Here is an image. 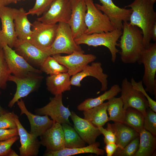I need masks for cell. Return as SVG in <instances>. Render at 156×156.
I'll return each mask as SVG.
<instances>
[{"label":"cell","mask_w":156,"mask_h":156,"mask_svg":"<svg viewBox=\"0 0 156 156\" xmlns=\"http://www.w3.org/2000/svg\"><path fill=\"white\" fill-rule=\"evenodd\" d=\"M11 74L4 59L2 49L0 47V89L5 88L8 77Z\"/></svg>","instance_id":"cell-36"},{"label":"cell","mask_w":156,"mask_h":156,"mask_svg":"<svg viewBox=\"0 0 156 156\" xmlns=\"http://www.w3.org/2000/svg\"><path fill=\"white\" fill-rule=\"evenodd\" d=\"M35 112L36 115L50 116L54 122L72 125L69 119L71 112L68 107L63 105L62 93L55 95L48 104L42 107L36 109Z\"/></svg>","instance_id":"cell-11"},{"label":"cell","mask_w":156,"mask_h":156,"mask_svg":"<svg viewBox=\"0 0 156 156\" xmlns=\"http://www.w3.org/2000/svg\"><path fill=\"white\" fill-rule=\"evenodd\" d=\"M106 129L103 127H98L101 133L104 136V142L105 144L109 143H116V135L112 129L111 124L108 123Z\"/></svg>","instance_id":"cell-40"},{"label":"cell","mask_w":156,"mask_h":156,"mask_svg":"<svg viewBox=\"0 0 156 156\" xmlns=\"http://www.w3.org/2000/svg\"><path fill=\"white\" fill-rule=\"evenodd\" d=\"M19 138L18 136H17L10 139L0 141V156H8L12 150V146Z\"/></svg>","instance_id":"cell-41"},{"label":"cell","mask_w":156,"mask_h":156,"mask_svg":"<svg viewBox=\"0 0 156 156\" xmlns=\"http://www.w3.org/2000/svg\"><path fill=\"white\" fill-rule=\"evenodd\" d=\"M18 155L16 152L13 150H11L8 154V156H18Z\"/></svg>","instance_id":"cell-46"},{"label":"cell","mask_w":156,"mask_h":156,"mask_svg":"<svg viewBox=\"0 0 156 156\" xmlns=\"http://www.w3.org/2000/svg\"><path fill=\"white\" fill-rule=\"evenodd\" d=\"M0 94L1 92L0 91ZM8 112V111L3 108L0 105V114L1 115L5 113H6Z\"/></svg>","instance_id":"cell-47"},{"label":"cell","mask_w":156,"mask_h":156,"mask_svg":"<svg viewBox=\"0 0 156 156\" xmlns=\"http://www.w3.org/2000/svg\"><path fill=\"white\" fill-rule=\"evenodd\" d=\"M104 149L107 156L113 155L117 148L118 146L116 143H109L105 144Z\"/></svg>","instance_id":"cell-43"},{"label":"cell","mask_w":156,"mask_h":156,"mask_svg":"<svg viewBox=\"0 0 156 156\" xmlns=\"http://www.w3.org/2000/svg\"><path fill=\"white\" fill-rule=\"evenodd\" d=\"M16 8L6 6L0 7V19L2 27L0 31V47L7 44L11 48L14 47L18 39L14 21Z\"/></svg>","instance_id":"cell-12"},{"label":"cell","mask_w":156,"mask_h":156,"mask_svg":"<svg viewBox=\"0 0 156 156\" xmlns=\"http://www.w3.org/2000/svg\"><path fill=\"white\" fill-rule=\"evenodd\" d=\"M87 76L94 77L100 82L101 91H105L107 90L108 75L103 72L101 62H92L91 65H87L81 71L73 75L70 79L71 85L80 87L81 81Z\"/></svg>","instance_id":"cell-19"},{"label":"cell","mask_w":156,"mask_h":156,"mask_svg":"<svg viewBox=\"0 0 156 156\" xmlns=\"http://www.w3.org/2000/svg\"><path fill=\"white\" fill-rule=\"evenodd\" d=\"M131 83L133 88L140 91L143 94L148 101L149 107L153 111L156 112V102L152 99L147 94L143 87L142 80L137 82L133 77L131 78Z\"/></svg>","instance_id":"cell-39"},{"label":"cell","mask_w":156,"mask_h":156,"mask_svg":"<svg viewBox=\"0 0 156 156\" xmlns=\"http://www.w3.org/2000/svg\"><path fill=\"white\" fill-rule=\"evenodd\" d=\"M140 143L139 136L131 140L123 149H117L114 156H133L137 151Z\"/></svg>","instance_id":"cell-34"},{"label":"cell","mask_w":156,"mask_h":156,"mask_svg":"<svg viewBox=\"0 0 156 156\" xmlns=\"http://www.w3.org/2000/svg\"><path fill=\"white\" fill-rule=\"evenodd\" d=\"M122 31L118 43L122 62L127 64L138 62L145 49L142 30L127 22H123Z\"/></svg>","instance_id":"cell-1"},{"label":"cell","mask_w":156,"mask_h":156,"mask_svg":"<svg viewBox=\"0 0 156 156\" xmlns=\"http://www.w3.org/2000/svg\"><path fill=\"white\" fill-rule=\"evenodd\" d=\"M2 49L4 58L11 73L17 76H21L30 72L41 74L42 72L29 64L21 56L7 44L4 45Z\"/></svg>","instance_id":"cell-14"},{"label":"cell","mask_w":156,"mask_h":156,"mask_svg":"<svg viewBox=\"0 0 156 156\" xmlns=\"http://www.w3.org/2000/svg\"><path fill=\"white\" fill-rule=\"evenodd\" d=\"M154 3L151 0H134L125 7V8H130L132 10L129 23L142 30L145 48L151 43V31L156 23V13L154 9Z\"/></svg>","instance_id":"cell-2"},{"label":"cell","mask_w":156,"mask_h":156,"mask_svg":"<svg viewBox=\"0 0 156 156\" xmlns=\"http://www.w3.org/2000/svg\"><path fill=\"white\" fill-rule=\"evenodd\" d=\"M71 2L72 12L68 23L75 39L84 34L87 29L85 22L87 7L85 0H74Z\"/></svg>","instance_id":"cell-17"},{"label":"cell","mask_w":156,"mask_h":156,"mask_svg":"<svg viewBox=\"0 0 156 156\" xmlns=\"http://www.w3.org/2000/svg\"><path fill=\"white\" fill-rule=\"evenodd\" d=\"M31 27L32 33L27 41L47 53L55 38L58 24H47L36 20Z\"/></svg>","instance_id":"cell-8"},{"label":"cell","mask_w":156,"mask_h":156,"mask_svg":"<svg viewBox=\"0 0 156 156\" xmlns=\"http://www.w3.org/2000/svg\"><path fill=\"white\" fill-rule=\"evenodd\" d=\"M144 116L140 111L129 107L125 109L124 123L133 128L138 133L143 128Z\"/></svg>","instance_id":"cell-32"},{"label":"cell","mask_w":156,"mask_h":156,"mask_svg":"<svg viewBox=\"0 0 156 156\" xmlns=\"http://www.w3.org/2000/svg\"><path fill=\"white\" fill-rule=\"evenodd\" d=\"M100 143L98 142L88 145L85 146L74 148H64L56 151H45L43 154L44 156H70L76 155L85 153H91L97 155H103L104 154L103 150L99 147Z\"/></svg>","instance_id":"cell-26"},{"label":"cell","mask_w":156,"mask_h":156,"mask_svg":"<svg viewBox=\"0 0 156 156\" xmlns=\"http://www.w3.org/2000/svg\"><path fill=\"white\" fill-rule=\"evenodd\" d=\"M121 98L123 108H134L140 111L144 116L147 109L149 107L146 98L140 91L134 88L126 77L122 81L121 85Z\"/></svg>","instance_id":"cell-10"},{"label":"cell","mask_w":156,"mask_h":156,"mask_svg":"<svg viewBox=\"0 0 156 156\" xmlns=\"http://www.w3.org/2000/svg\"><path fill=\"white\" fill-rule=\"evenodd\" d=\"M61 125L63 131L65 148H74L86 146V143L71 125L67 123Z\"/></svg>","instance_id":"cell-30"},{"label":"cell","mask_w":156,"mask_h":156,"mask_svg":"<svg viewBox=\"0 0 156 156\" xmlns=\"http://www.w3.org/2000/svg\"><path fill=\"white\" fill-rule=\"evenodd\" d=\"M72 6L70 0H54L49 8L37 20L45 24L68 23L70 18Z\"/></svg>","instance_id":"cell-9"},{"label":"cell","mask_w":156,"mask_h":156,"mask_svg":"<svg viewBox=\"0 0 156 156\" xmlns=\"http://www.w3.org/2000/svg\"><path fill=\"white\" fill-rule=\"evenodd\" d=\"M99 0L102 5L94 3L96 8L108 17L115 29L122 30L123 22L129 21L132 9L120 8L112 0Z\"/></svg>","instance_id":"cell-13"},{"label":"cell","mask_w":156,"mask_h":156,"mask_svg":"<svg viewBox=\"0 0 156 156\" xmlns=\"http://www.w3.org/2000/svg\"><path fill=\"white\" fill-rule=\"evenodd\" d=\"M87 7L84 34H90L112 31L115 29L108 17L97 9L93 0H85Z\"/></svg>","instance_id":"cell-5"},{"label":"cell","mask_w":156,"mask_h":156,"mask_svg":"<svg viewBox=\"0 0 156 156\" xmlns=\"http://www.w3.org/2000/svg\"><path fill=\"white\" fill-rule=\"evenodd\" d=\"M154 3H155L156 1V0H151Z\"/></svg>","instance_id":"cell-48"},{"label":"cell","mask_w":156,"mask_h":156,"mask_svg":"<svg viewBox=\"0 0 156 156\" xmlns=\"http://www.w3.org/2000/svg\"><path fill=\"white\" fill-rule=\"evenodd\" d=\"M122 30L115 29L107 32L93 33L90 34H83L74 39L76 44L80 45L85 44L88 46L97 47L104 46L109 51L111 55V60L115 63L116 59L117 54L119 50L116 47L119 46L117 43L122 34Z\"/></svg>","instance_id":"cell-3"},{"label":"cell","mask_w":156,"mask_h":156,"mask_svg":"<svg viewBox=\"0 0 156 156\" xmlns=\"http://www.w3.org/2000/svg\"><path fill=\"white\" fill-rule=\"evenodd\" d=\"M41 74L30 72L25 75L17 76L10 74L8 81L15 83L16 85V92L8 107L11 108L20 99L27 96L37 90L43 78Z\"/></svg>","instance_id":"cell-7"},{"label":"cell","mask_w":156,"mask_h":156,"mask_svg":"<svg viewBox=\"0 0 156 156\" xmlns=\"http://www.w3.org/2000/svg\"><path fill=\"white\" fill-rule=\"evenodd\" d=\"M40 138V144L46 147V151H58L65 148L62 125L58 123L54 122Z\"/></svg>","instance_id":"cell-20"},{"label":"cell","mask_w":156,"mask_h":156,"mask_svg":"<svg viewBox=\"0 0 156 156\" xmlns=\"http://www.w3.org/2000/svg\"><path fill=\"white\" fill-rule=\"evenodd\" d=\"M1 6H2V4H1V3L0 1V7ZM1 29L0 27V31L1 30Z\"/></svg>","instance_id":"cell-49"},{"label":"cell","mask_w":156,"mask_h":156,"mask_svg":"<svg viewBox=\"0 0 156 156\" xmlns=\"http://www.w3.org/2000/svg\"><path fill=\"white\" fill-rule=\"evenodd\" d=\"M17 1L24 0H17Z\"/></svg>","instance_id":"cell-51"},{"label":"cell","mask_w":156,"mask_h":156,"mask_svg":"<svg viewBox=\"0 0 156 156\" xmlns=\"http://www.w3.org/2000/svg\"><path fill=\"white\" fill-rule=\"evenodd\" d=\"M70 116L74 125V128L82 140L88 145L96 142L101 134L98 128L87 120L79 117L71 111Z\"/></svg>","instance_id":"cell-22"},{"label":"cell","mask_w":156,"mask_h":156,"mask_svg":"<svg viewBox=\"0 0 156 156\" xmlns=\"http://www.w3.org/2000/svg\"><path fill=\"white\" fill-rule=\"evenodd\" d=\"M21 110V114H25L29 122L31 129L29 133L36 138L40 136L52 125L54 122L47 115L33 114L28 111L22 98L16 102Z\"/></svg>","instance_id":"cell-18"},{"label":"cell","mask_w":156,"mask_h":156,"mask_svg":"<svg viewBox=\"0 0 156 156\" xmlns=\"http://www.w3.org/2000/svg\"><path fill=\"white\" fill-rule=\"evenodd\" d=\"M40 67L42 72L50 75L67 73L68 71L67 68L58 63L52 56H48Z\"/></svg>","instance_id":"cell-33"},{"label":"cell","mask_w":156,"mask_h":156,"mask_svg":"<svg viewBox=\"0 0 156 156\" xmlns=\"http://www.w3.org/2000/svg\"><path fill=\"white\" fill-rule=\"evenodd\" d=\"M151 39L154 41H156V23L153 26L151 31Z\"/></svg>","instance_id":"cell-44"},{"label":"cell","mask_w":156,"mask_h":156,"mask_svg":"<svg viewBox=\"0 0 156 156\" xmlns=\"http://www.w3.org/2000/svg\"><path fill=\"white\" fill-rule=\"evenodd\" d=\"M108 102L83 111L84 118L97 127H103L110 121L107 113Z\"/></svg>","instance_id":"cell-27"},{"label":"cell","mask_w":156,"mask_h":156,"mask_svg":"<svg viewBox=\"0 0 156 156\" xmlns=\"http://www.w3.org/2000/svg\"><path fill=\"white\" fill-rule=\"evenodd\" d=\"M16 114L15 120L18 130L21 144L19 148L20 156H36L39 152L41 145L37 138L28 133L21 123Z\"/></svg>","instance_id":"cell-21"},{"label":"cell","mask_w":156,"mask_h":156,"mask_svg":"<svg viewBox=\"0 0 156 156\" xmlns=\"http://www.w3.org/2000/svg\"><path fill=\"white\" fill-rule=\"evenodd\" d=\"M0 115H1L0 114Z\"/></svg>","instance_id":"cell-52"},{"label":"cell","mask_w":156,"mask_h":156,"mask_svg":"<svg viewBox=\"0 0 156 156\" xmlns=\"http://www.w3.org/2000/svg\"><path fill=\"white\" fill-rule=\"evenodd\" d=\"M14 47L16 52L34 67H40L49 56L46 53L25 40L18 38Z\"/></svg>","instance_id":"cell-16"},{"label":"cell","mask_w":156,"mask_h":156,"mask_svg":"<svg viewBox=\"0 0 156 156\" xmlns=\"http://www.w3.org/2000/svg\"><path fill=\"white\" fill-rule=\"evenodd\" d=\"M17 0H0L2 6H6L11 3H16L17 1Z\"/></svg>","instance_id":"cell-45"},{"label":"cell","mask_w":156,"mask_h":156,"mask_svg":"<svg viewBox=\"0 0 156 156\" xmlns=\"http://www.w3.org/2000/svg\"><path fill=\"white\" fill-rule=\"evenodd\" d=\"M107 111L109 115L110 121L114 122H123L125 109L120 97H114L108 100Z\"/></svg>","instance_id":"cell-31"},{"label":"cell","mask_w":156,"mask_h":156,"mask_svg":"<svg viewBox=\"0 0 156 156\" xmlns=\"http://www.w3.org/2000/svg\"><path fill=\"white\" fill-rule=\"evenodd\" d=\"M143 64L144 73L142 82L145 86V90L156 97V43H150L145 48L137 62Z\"/></svg>","instance_id":"cell-6"},{"label":"cell","mask_w":156,"mask_h":156,"mask_svg":"<svg viewBox=\"0 0 156 156\" xmlns=\"http://www.w3.org/2000/svg\"><path fill=\"white\" fill-rule=\"evenodd\" d=\"M54 0H36L33 7L26 12L27 14L38 16L42 15L50 7Z\"/></svg>","instance_id":"cell-37"},{"label":"cell","mask_w":156,"mask_h":156,"mask_svg":"<svg viewBox=\"0 0 156 156\" xmlns=\"http://www.w3.org/2000/svg\"><path fill=\"white\" fill-rule=\"evenodd\" d=\"M17 127L14 129H0V142L11 139L18 136Z\"/></svg>","instance_id":"cell-42"},{"label":"cell","mask_w":156,"mask_h":156,"mask_svg":"<svg viewBox=\"0 0 156 156\" xmlns=\"http://www.w3.org/2000/svg\"><path fill=\"white\" fill-rule=\"evenodd\" d=\"M143 128L156 136V113L149 107L144 116Z\"/></svg>","instance_id":"cell-35"},{"label":"cell","mask_w":156,"mask_h":156,"mask_svg":"<svg viewBox=\"0 0 156 156\" xmlns=\"http://www.w3.org/2000/svg\"><path fill=\"white\" fill-rule=\"evenodd\" d=\"M26 12L23 8L16 9L14 16V28L17 38L27 40L32 33V23L28 19Z\"/></svg>","instance_id":"cell-24"},{"label":"cell","mask_w":156,"mask_h":156,"mask_svg":"<svg viewBox=\"0 0 156 156\" xmlns=\"http://www.w3.org/2000/svg\"><path fill=\"white\" fill-rule=\"evenodd\" d=\"M112 129L116 138L117 149H122L133 139L139 136V133L129 126L122 122L111 124Z\"/></svg>","instance_id":"cell-23"},{"label":"cell","mask_w":156,"mask_h":156,"mask_svg":"<svg viewBox=\"0 0 156 156\" xmlns=\"http://www.w3.org/2000/svg\"><path fill=\"white\" fill-rule=\"evenodd\" d=\"M16 114L8 112L0 115V129H12L17 127L15 120Z\"/></svg>","instance_id":"cell-38"},{"label":"cell","mask_w":156,"mask_h":156,"mask_svg":"<svg viewBox=\"0 0 156 156\" xmlns=\"http://www.w3.org/2000/svg\"><path fill=\"white\" fill-rule=\"evenodd\" d=\"M121 88L117 84L113 85L108 90L105 91L103 94L95 98H88L85 100L77 107V109L82 111L99 106L106 100L115 97L120 92Z\"/></svg>","instance_id":"cell-28"},{"label":"cell","mask_w":156,"mask_h":156,"mask_svg":"<svg viewBox=\"0 0 156 156\" xmlns=\"http://www.w3.org/2000/svg\"><path fill=\"white\" fill-rule=\"evenodd\" d=\"M138 149L133 156H151L155 153L156 148V138L143 128L139 133Z\"/></svg>","instance_id":"cell-29"},{"label":"cell","mask_w":156,"mask_h":156,"mask_svg":"<svg viewBox=\"0 0 156 156\" xmlns=\"http://www.w3.org/2000/svg\"><path fill=\"white\" fill-rule=\"evenodd\" d=\"M60 64L68 69L67 73L71 76L81 71L89 63L93 62L96 58L92 54L74 52L65 56L56 54L52 56Z\"/></svg>","instance_id":"cell-15"},{"label":"cell","mask_w":156,"mask_h":156,"mask_svg":"<svg viewBox=\"0 0 156 156\" xmlns=\"http://www.w3.org/2000/svg\"><path fill=\"white\" fill-rule=\"evenodd\" d=\"M74 52L84 53L79 45L75 43L68 23H58L55 38L47 54L49 56L61 53L69 55Z\"/></svg>","instance_id":"cell-4"},{"label":"cell","mask_w":156,"mask_h":156,"mask_svg":"<svg viewBox=\"0 0 156 156\" xmlns=\"http://www.w3.org/2000/svg\"><path fill=\"white\" fill-rule=\"evenodd\" d=\"M70 1H71L74 0H70Z\"/></svg>","instance_id":"cell-50"},{"label":"cell","mask_w":156,"mask_h":156,"mask_svg":"<svg viewBox=\"0 0 156 156\" xmlns=\"http://www.w3.org/2000/svg\"><path fill=\"white\" fill-rule=\"evenodd\" d=\"M70 77L68 73L48 76L46 79L47 90L54 96L70 90Z\"/></svg>","instance_id":"cell-25"}]
</instances>
